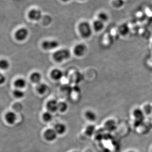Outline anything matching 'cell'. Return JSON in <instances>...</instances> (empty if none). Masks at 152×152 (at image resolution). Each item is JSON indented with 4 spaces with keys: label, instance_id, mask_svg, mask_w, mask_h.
I'll return each instance as SVG.
<instances>
[{
    "label": "cell",
    "instance_id": "cell-1",
    "mask_svg": "<svg viewBox=\"0 0 152 152\" xmlns=\"http://www.w3.org/2000/svg\"><path fill=\"white\" fill-rule=\"evenodd\" d=\"M79 31L82 37L88 39L91 37L93 32L92 25L89 22L83 21L79 25Z\"/></svg>",
    "mask_w": 152,
    "mask_h": 152
},
{
    "label": "cell",
    "instance_id": "cell-2",
    "mask_svg": "<svg viewBox=\"0 0 152 152\" xmlns=\"http://www.w3.org/2000/svg\"><path fill=\"white\" fill-rule=\"evenodd\" d=\"M70 52L67 49H61L54 53L53 55L54 59L58 62H61L67 60L70 56Z\"/></svg>",
    "mask_w": 152,
    "mask_h": 152
},
{
    "label": "cell",
    "instance_id": "cell-3",
    "mask_svg": "<svg viewBox=\"0 0 152 152\" xmlns=\"http://www.w3.org/2000/svg\"><path fill=\"white\" fill-rule=\"evenodd\" d=\"M132 115L134 121L136 122V124H137L139 126L143 124L145 116L140 107L136 108L134 109L132 113Z\"/></svg>",
    "mask_w": 152,
    "mask_h": 152
},
{
    "label": "cell",
    "instance_id": "cell-4",
    "mask_svg": "<svg viewBox=\"0 0 152 152\" xmlns=\"http://www.w3.org/2000/svg\"><path fill=\"white\" fill-rule=\"evenodd\" d=\"M118 35L123 38H125L129 34L130 28L127 23L121 24L117 28Z\"/></svg>",
    "mask_w": 152,
    "mask_h": 152
},
{
    "label": "cell",
    "instance_id": "cell-5",
    "mask_svg": "<svg viewBox=\"0 0 152 152\" xmlns=\"http://www.w3.org/2000/svg\"><path fill=\"white\" fill-rule=\"evenodd\" d=\"M87 50V48L86 45L83 44H79L75 47L74 52L77 56L82 57L86 54Z\"/></svg>",
    "mask_w": 152,
    "mask_h": 152
},
{
    "label": "cell",
    "instance_id": "cell-6",
    "mask_svg": "<svg viewBox=\"0 0 152 152\" xmlns=\"http://www.w3.org/2000/svg\"><path fill=\"white\" fill-rule=\"evenodd\" d=\"M28 31L26 28H21L16 32L15 37L16 39L19 41L24 40L27 37Z\"/></svg>",
    "mask_w": 152,
    "mask_h": 152
},
{
    "label": "cell",
    "instance_id": "cell-7",
    "mask_svg": "<svg viewBox=\"0 0 152 152\" xmlns=\"http://www.w3.org/2000/svg\"><path fill=\"white\" fill-rule=\"evenodd\" d=\"M58 42L55 40H47L43 42L42 46L45 50H51L56 48L58 47Z\"/></svg>",
    "mask_w": 152,
    "mask_h": 152
},
{
    "label": "cell",
    "instance_id": "cell-8",
    "mask_svg": "<svg viewBox=\"0 0 152 152\" xmlns=\"http://www.w3.org/2000/svg\"><path fill=\"white\" fill-rule=\"evenodd\" d=\"M93 31L96 33H100L102 31L105 27V24L98 20H95L92 24Z\"/></svg>",
    "mask_w": 152,
    "mask_h": 152
},
{
    "label": "cell",
    "instance_id": "cell-9",
    "mask_svg": "<svg viewBox=\"0 0 152 152\" xmlns=\"http://www.w3.org/2000/svg\"><path fill=\"white\" fill-rule=\"evenodd\" d=\"M57 134L55 129H49L45 132L44 137L47 141H53L56 139Z\"/></svg>",
    "mask_w": 152,
    "mask_h": 152
},
{
    "label": "cell",
    "instance_id": "cell-10",
    "mask_svg": "<svg viewBox=\"0 0 152 152\" xmlns=\"http://www.w3.org/2000/svg\"><path fill=\"white\" fill-rule=\"evenodd\" d=\"M29 18L31 20H33L38 21L41 19L42 16V12L40 11L39 10H31L29 12L28 15Z\"/></svg>",
    "mask_w": 152,
    "mask_h": 152
},
{
    "label": "cell",
    "instance_id": "cell-11",
    "mask_svg": "<svg viewBox=\"0 0 152 152\" xmlns=\"http://www.w3.org/2000/svg\"><path fill=\"white\" fill-rule=\"evenodd\" d=\"M58 104L59 103L55 100H52L48 102L47 107L49 112L54 113L58 110Z\"/></svg>",
    "mask_w": 152,
    "mask_h": 152
},
{
    "label": "cell",
    "instance_id": "cell-12",
    "mask_svg": "<svg viewBox=\"0 0 152 152\" xmlns=\"http://www.w3.org/2000/svg\"><path fill=\"white\" fill-rule=\"evenodd\" d=\"M104 129L108 131L109 132H111L114 130L116 128L115 121L112 119H108L105 122Z\"/></svg>",
    "mask_w": 152,
    "mask_h": 152
},
{
    "label": "cell",
    "instance_id": "cell-13",
    "mask_svg": "<svg viewBox=\"0 0 152 152\" xmlns=\"http://www.w3.org/2000/svg\"><path fill=\"white\" fill-rule=\"evenodd\" d=\"M51 76L52 78L55 80H59L62 78L63 73L59 69H54L51 72Z\"/></svg>",
    "mask_w": 152,
    "mask_h": 152
},
{
    "label": "cell",
    "instance_id": "cell-14",
    "mask_svg": "<svg viewBox=\"0 0 152 152\" xmlns=\"http://www.w3.org/2000/svg\"><path fill=\"white\" fill-rule=\"evenodd\" d=\"M5 118L7 121L10 124H14L17 119L16 115L12 112H9L6 114Z\"/></svg>",
    "mask_w": 152,
    "mask_h": 152
},
{
    "label": "cell",
    "instance_id": "cell-15",
    "mask_svg": "<svg viewBox=\"0 0 152 152\" xmlns=\"http://www.w3.org/2000/svg\"><path fill=\"white\" fill-rule=\"evenodd\" d=\"M97 19L106 24L107 22H108L110 17L108 14L107 13L105 12L102 11V12H100L98 14Z\"/></svg>",
    "mask_w": 152,
    "mask_h": 152
},
{
    "label": "cell",
    "instance_id": "cell-16",
    "mask_svg": "<svg viewBox=\"0 0 152 152\" xmlns=\"http://www.w3.org/2000/svg\"><path fill=\"white\" fill-rule=\"evenodd\" d=\"M140 108L145 116L150 115L152 113V105L151 104H144Z\"/></svg>",
    "mask_w": 152,
    "mask_h": 152
},
{
    "label": "cell",
    "instance_id": "cell-17",
    "mask_svg": "<svg viewBox=\"0 0 152 152\" xmlns=\"http://www.w3.org/2000/svg\"><path fill=\"white\" fill-rule=\"evenodd\" d=\"M41 79H42V76L38 72H34L30 76V80L32 82L34 83L38 84L40 83Z\"/></svg>",
    "mask_w": 152,
    "mask_h": 152
},
{
    "label": "cell",
    "instance_id": "cell-18",
    "mask_svg": "<svg viewBox=\"0 0 152 152\" xmlns=\"http://www.w3.org/2000/svg\"><path fill=\"white\" fill-rule=\"evenodd\" d=\"M124 0H112L111 2V4L113 7L116 9L121 8L124 5Z\"/></svg>",
    "mask_w": 152,
    "mask_h": 152
},
{
    "label": "cell",
    "instance_id": "cell-19",
    "mask_svg": "<svg viewBox=\"0 0 152 152\" xmlns=\"http://www.w3.org/2000/svg\"><path fill=\"white\" fill-rule=\"evenodd\" d=\"M55 130L57 134H62L65 133L66 130V127L64 124H58L55 126Z\"/></svg>",
    "mask_w": 152,
    "mask_h": 152
},
{
    "label": "cell",
    "instance_id": "cell-20",
    "mask_svg": "<svg viewBox=\"0 0 152 152\" xmlns=\"http://www.w3.org/2000/svg\"><path fill=\"white\" fill-rule=\"evenodd\" d=\"M15 86L18 89H22L24 88L26 85V82L24 79L18 78L17 79L14 83Z\"/></svg>",
    "mask_w": 152,
    "mask_h": 152
},
{
    "label": "cell",
    "instance_id": "cell-21",
    "mask_svg": "<svg viewBox=\"0 0 152 152\" xmlns=\"http://www.w3.org/2000/svg\"><path fill=\"white\" fill-rule=\"evenodd\" d=\"M48 86L43 83H39L37 85V90L38 92L41 94H43L48 90Z\"/></svg>",
    "mask_w": 152,
    "mask_h": 152
},
{
    "label": "cell",
    "instance_id": "cell-22",
    "mask_svg": "<svg viewBox=\"0 0 152 152\" xmlns=\"http://www.w3.org/2000/svg\"><path fill=\"white\" fill-rule=\"evenodd\" d=\"M86 116L87 119L90 121L94 122L97 118L96 114L93 111L88 110L86 113Z\"/></svg>",
    "mask_w": 152,
    "mask_h": 152
},
{
    "label": "cell",
    "instance_id": "cell-23",
    "mask_svg": "<svg viewBox=\"0 0 152 152\" xmlns=\"http://www.w3.org/2000/svg\"><path fill=\"white\" fill-rule=\"evenodd\" d=\"M86 134L88 136H92L95 132V127L93 125H89L87 127L86 130Z\"/></svg>",
    "mask_w": 152,
    "mask_h": 152
},
{
    "label": "cell",
    "instance_id": "cell-24",
    "mask_svg": "<svg viewBox=\"0 0 152 152\" xmlns=\"http://www.w3.org/2000/svg\"><path fill=\"white\" fill-rule=\"evenodd\" d=\"M13 95L15 97L20 99L24 96V92L20 89L17 88L13 91Z\"/></svg>",
    "mask_w": 152,
    "mask_h": 152
},
{
    "label": "cell",
    "instance_id": "cell-25",
    "mask_svg": "<svg viewBox=\"0 0 152 152\" xmlns=\"http://www.w3.org/2000/svg\"><path fill=\"white\" fill-rule=\"evenodd\" d=\"M68 106L65 102H61L58 104V110L62 113H64L67 110Z\"/></svg>",
    "mask_w": 152,
    "mask_h": 152
},
{
    "label": "cell",
    "instance_id": "cell-26",
    "mask_svg": "<svg viewBox=\"0 0 152 152\" xmlns=\"http://www.w3.org/2000/svg\"><path fill=\"white\" fill-rule=\"evenodd\" d=\"M10 64L7 60H1L0 61V67L3 70H6L9 67Z\"/></svg>",
    "mask_w": 152,
    "mask_h": 152
},
{
    "label": "cell",
    "instance_id": "cell-27",
    "mask_svg": "<svg viewBox=\"0 0 152 152\" xmlns=\"http://www.w3.org/2000/svg\"><path fill=\"white\" fill-rule=\"evenodd\" d=\"M53 115L50 112H47L45 113L43 115V118L46 122H49L53 119Z\"/></svg>",
    "mask_w": 152,
    "mask_h": 152
},
{
    "label": "cell",
    "instance_id": "cell-28",
    "mask_svg": "<svg viewBox=\"0 0 152 152\" xmlns=\"http://www.w3.org/2000/svg\"><path fill=\"white\" fill-rule=\"evenodd\" d=\"M6 78L3 75L1 74V76H0V83L1 84H2L5 82Z\"/></svg>",
    "mask_w": 152,
    "mask_h": 152
},
{
    "label": "cell",
    "instance_id": "cell-29",
    "mask_svg": "<svg viewBox=\"0 0 152 152\" xmlns=\"http://www.w3.org/2000/svg\"><path fill=\"white\" fill-rule=\"evenodd\" d=\"M126 152H137L135 151H134V150H129V151H127Z\"/></svg>",
    "mask_w": 152,
    "mask_h": 152
},
{
    "label": "cell",
    "instance_id": "cell-30",
    "mask_svg": "<svg viewBox=\"0 0 152 152\" xmlns=\"http://www.w3.org/2000/svg\"><path fill=\"white\" fill-rule=\"evenodd\" d=\"M63 1L64 2H66L69 1L70 0H61Z\"/></svg>",
    "mask_w": 152,
    "mask_h": 152
},
{
    "label": "cell",
    "instance_id": "cell-31",
    "mask_svg": "<svg viewBox=\"0 0 152 152\" xmlns=\"http://www.w3.org/2000/svg\"><path fill=\"white\" fill-rule=\"evenodd\" d=\"M80 1H85V0H80Z\"/></svg>",
    "mask_w": 152,
    "mask_h": 152
},
{
    "label": "cell",
    "instance_id": "cell-32",
    "mask_svg": "<svg viewBox=\"0 0 152 152\" xmlns=\"http://www.w3.org/2000/svg\"></svg>",
    "mask_w": 152,
    "mask_h": 152
},
{
    "label": "cell",
    "instance_id": "cell-33",
    "mask_svg": "<svg viewBox=\"0 0 152 152\" xmlns=\"http://www.w3.org/2000/svg\"></svg>",
    "mask_w": 152,
    "mask_h": 152
}]
</instances>
